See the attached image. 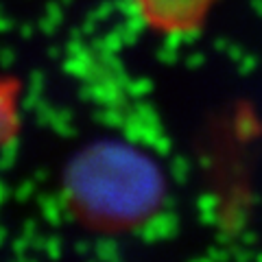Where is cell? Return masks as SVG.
Segmentation results:
<instances>
[{
  "instance_id": "obj_2",
  "label": "cell",
  "mask_w": 262,
  "mask_h": 262,
  "mask_svg": "<svg viewBox=\"0 0 262 262\" xmlns=\"http://www.w3.org/2000/svg\"><path fill=\"white\" fill-rule=\"evenodd\" d=\"M214 0H136L138 13L162 35H188L206 22Z\"/></svg>"
},
{
  "instance_id": "obj_1",
  "label": "cell",
  "mask_w": 262,
  "mask_h": 262,
  "mask_svg": "<svg viewBox=\"0 0 262 262\" xmlns=\"http://www.w3.org/2000/svg\"><path fill=\"white\" fill-rule=\"evenodd\" d=\"M63 203L90 234L125 236L142 229L166 201V177L158 160L122 140H96L63 170Z\"/></svg>"
},
{
  "instance_id": "obj_3",
  "label": "cell",
  "mask_w": 262,
  "mask_h": 262,
  "mask_svg": "<svg viewBox=\"0 0 262 262\" xmlns=\"http://www.w3.org/2000/svg\"><path fill=\"white\" fill-rule=\"evenodd\" d=\"M20 96L18 79L0 75V149H5L20 131Z\"/></svg>"
}]
</instances>
